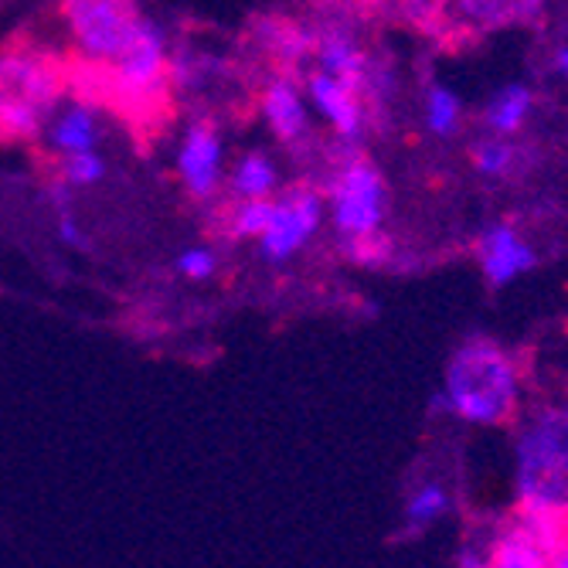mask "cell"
Returning <instances> with one entry per match:
<instances>
[{
  "label": "cell",
  "mask_w": 568,
  "mask_h": 568,
  "mask_svg": "<svg viewBox=\"0 0 568 568\" xmlns=\"http://www.w3.org/2000/svg\"><path fill=\"white\" fill-rule=\"evenodd\" d=\"M44 133H48V143H51V150L59 153V158H62V153L95 150L99 146V136H102L99 116H95V110L89 106L85 99L69 102V106L51 113Z\"/></svg>",
  "instance_id": "15"
},
{
  "label": "cell",
  "mask_w": 568,
  "mask_h": 568,
  "mask_svg": "<svg viewBox=\"0 0 568 568\" xmlns=\"http://www.w3.org/2000/svg\"><path fill=\"white\" fill-rule=\"evenodd\" d=\"M255 41L263 44V51L280 69H296V65H306V59H314L317 31L303 28L296 21L266 18V21L255 24Z\"/></svg>",
  "instance_id": "14"
},
{
  "label": "cell",
  "mask_w": 568,
  "mask_h": 568,
  "mask_svg": "<svg viewBox=\"0 0 568 568\" xmlns=\"http://www.w3.org/2000/svg\"><path fill=\"white\" fill-rule=\"evenodd\" d=\"M59 239H62V245H69V248H89V235H85V229L79 225V219H75L72 209H62V212H59Z\"/></svg>",
  "instance_id": "25"
},
{
  "label": "cell",
  "mask_w": 568,
  "mask_h": 568,
  "mask_svg": "<svg viewBox=\"0 0 568 568\" xmlns=\"http://www.w3.org/2000/svg\"><path fill=\"white\" fill-rule=\"evenodd\" d=\"M545 0H443L439 18L456 31H490L531 21Z\"/></svg>",
  "instance_id": "10"
},
{
  "label": "cell",
  "mask_w": 568,
  "mask_h": 568,
  "mask_svg": "<svg viewBox=\"0 0 568 568\" xmlns=\"http://www.w3.org/2000/svg\"><path fill=\"white\" fill-rule=\"evenodd\" d=\"M225 150L212 123H191L178 146V178L194 201H212L225 178Z\"/></svg>",
  "instance_id": "8"
},
{
  "label": "cell",
  "mask_w": 568,
  "mask_h": 568,
  "mask_svg": "<svg viewBox=\"0 0 568 568\" xmlns=\"http://www.w3.org/2000/svg\"><path fill=\"white\" fill-rule=\"evenodd\" d=\"M327 201H331V222L341 239L378 232L388 212L382 174L368 161H357V153H347V161L331 178Z\"/></svg>",
  "instance_id": "5"
},
{
  "label": "cell",
  "mask_w": 568,
  "mask_h": 568,
  "mask_svg": "<svg viewBox=\"0 0 568 568\" xmlns=\"http://www.w3.org/2000/svg\"><path fill=\"white\" fill-rule=\"evenodd\" d=\"M446 507H449V494L439 484H426V487H419L416 494H412V500L405 507V525L423 531V528H429L433 521L443 518Z\"/></svg>",
  "instance_id": "19"
},
{
  "label": "cell",
  "mask_w": 568,
  "mask_h": 568,
  "mask_svg": "<svg viewBox=\"0 0 568 568\" xmlns=\"http://www.w3.org/2000/svg\"><path fill=\"white\" fill-rule=\"evenodd\" d=\"M477 252H480V266H484V273H487V280L494 286H507L510 280H518L521 273H528L535 266L531 245L514 229H507V225L490 229L480 239Z\"/></svg>",
  "instance_id": "12"
},
{
  "label": "cell",
  "mask_w": 568,
  "mask_h": 568,
  "mask_svg": "<svg viewBox=\"0 0 568 568\" xmlns=\"http://www.w3.org/2000/svg\"><path fill=\"white\" fill-rule=\"evenodd\" d=\"M273 215V197H235L225 219V232L232 239H260Z\"/></svg>",
  "instance_id": "17"
},
{
  "label": "cell",
  "mask_w": 568,
  "mask_h": 568,
  "mask_svg": "<svg viewBox=\"0 0 568 568\" xmlns=\"http://www.w3.org/2000/svg\"><path fill=\"white\" fill-rule=\"evenodd\" d=\"M474 164L480 174H490V178H500L510 171L514 164V146L504 143V140H484L477 150H474Z\"/></svg>",
  "instance_id": "24"
},
{
  "label": "cell",
  "mask_w": 568,
  "mask_h": 568,
  "mask_svg": "<svg viewBox=\"0 0 568 568\" xmlns=\"http://www.w3.org/2000/svg\"><path fill=\"white\" fill-rule=\"evenodd\" d=\"M521 510L568 518V408H538L518 439Z\"/></svg>",
  "instance_id": "2"
},
{
  "label": "cell",
  "mask_w": 568,
  "mask_h": 568,
  "mask_svg": "<svg viewBox=\"0 0 568 568\" xmlns=\"http://www.w3.org/2000/svg\"><path fill=\"white\" fill-rule=\"evenodd\" d=\"M551 565H555V568H568V545H561V548L555 551Z\"/></svg>",
  "instance_id": "26"
},
{
  "label": "cell",
  "mask_w": 568,
  "mask_h": 568,
  "mask_svg": "<svg viewBox=\"0 0 568 568\" xmlns=\"http://www.w3.org/2000/svg\"><path fill=\"white\" fill-rule=\"evenodd\" d=\"M314 62L321 72L327 75H337L351 85L361 89V95H365V79H368V55L361 51V44L344 31V28H327L317 34V48H314Z\"/></svg>",
  "instance_id": "13"
},
{
  "label": "cell",
  "mask_w": 568,
  "mask_h": 568,
  "mask_svg": "<svg viewBox=\"0 0 568 568\" xmlns=\"http://www.w3.org/2000/svg\"><path fill=\"white\" fill-rule=\"evenodd\" d=\"M174 270H178L184 280L204 283V280H212V276L219 273V252L209 248V245H187V248L178 255Z\"/></svg>",
  "instance_id": "23"
},
{
  "label": "cell",
  "mask_w": 568,
  "mask_h": 568,
  "mask_svg": "<svg viewBox=\"0 0 568 568\" xmlns=\"http://www.w3.org/2000/svg\"><path fill=\"white\" fill-rule=\"evenodd\" d=\"M65 92V75L62 65L41 48L14 44L0 51V99H14L24 106L44 113L59 110V99Z\"/></svg>",
  "instance_id": "6"
},
{
  "label": "cell",
  "mask_w": 568,
  "mask_h": 568,
  "mask_svg": "<svg viewBox=\"0 0 568 568\" xmlns=\"http://www.w3.org/2000/svg\"><path fill=\"white\" fill-rule=\"evenodd\" d=\"M459 120H463V106L459 99L443 89V85H433L429 95H426V123L436 136H453L459 130Z\"/></svg>",
  "instance_id": "21"
},
{
  "label": "cell",
  "mask_w": 568,
  "mask_h": 568,
  "mask_svg": "<svg viewBox=\"0 0 568 568\" xmlns=\"http://www.w3.org/2000/svg\"><path fill=\"white\" fill-rule=\"evenodd\" d=\"M59 178L69 187H92L106 178V161L99 158V150H79V153H62Z\"/></svg>",
  "instance_id": "20"
},
{
  "label": "cell",
  "mask_w": 568,
  "mask_h": 568,
  "mask_svg": "<svg viewBox=\"0 0 568 568\" xmlns=\"http://www.w3.org/2000/svg\"><path fill=\"white\" fill-rule=\"evenodd\" d=\"M306 99L344 143L361 140L365 123H368V110H365V95H361L357 85L317 69L306 75Z\"/></svg>",
  "instance_id": "9"
},
{
  "label": "cell",
  "mask_w": 568,
  "mask_h": 568,
  "mask_svg": "<svg viewBox=\"0 0 568 568\" xmlns=\"http://www.w3.org/2000/svg\"><path fill=\"white\" fill-rule=\"evenodd\" d=\"M280 191V168L266 153H245L232 171L235 197H273Z\"/></svg>",
  "instance_id": "16"
},
{
  "label": "cell",
  "mask_w": 568,
  "mask_h": 568,
  "mask_svg": "<svg viewBox=\"0 0 568 568\" xmlns=\"http://www.w3.org/2000/svg\"><path fill=\"white\" fill-rule=\"evenodd\" d=\"M528 110H531V92L525 85H507L500 95L490 99L487 123L497 133H514V130H521V123L528 120Z\"/></svg>",
  "instance_id": "18"
},
{
  "label": "cell",
  "mask_w": 568,
  "mask_h": 568,
  "mask_svg": "<svg viewBox=\"0 0 568 568\" xmlns=\"http://www.w3.org/2000/svg\"><path fill=\"white\" fill-rule=\"evenodd\" d=\"M102 69H106V89L113 92V99L120 102L123 110L153 113L158 106H164V99L171 92L168 31L158 21L140 18L130 44Z\"/></svg>",
  "instance_id": "3"
},
{
  "label": "cell",
  "mask_w": 568,
  "mask_h": 568,
  "mask_svg": "<svg viewBox=\"0 0 568 568\" xmlns=\"http://www.w3.org/2000/svg\"><path fill=\"white\" fill-rule=\"evenodd\" d=\"M518 395L521 378L510 354L490 341H470L453 354L446 388L433 398V408L477 426H497L514 416Z\"/></svg>",
  "instance_id": "1"
},
{
  "label": "cell",
  "mask_w": 568,
  "mask_h": 568,
  "mask_svg": "<svg viewBox=\"0 0 568 568\" xmlns=\"http://www.w3.org/2000/svg\"><path fill=\"white\" fill-rule=\"evenodd\" d=\"M263 116H266V126L273 130L276 140H283L286 146H296L310 136V110L303 102V92L300 85L293 82V75H276L266 82L263 89Z\"/></svg>",
  "instance_id": "11"
},
{
  "label": "cell",
  "mask_w": 568,
  "mask_h": 568,
  "mask_svg": "<svg viewBox=\"0 0 568 568\" xmlns=\"http://www.w3.org/2000/svg\"><path fill=\"white\" fill-rule=\"evenodd\" d=\"M324 194L310 184L290 187V191H276L273 197V215L266 232L260 235V248L270 263H286L293 255L314 239L324 225Z\"/></svg>",
  "instance_id": "7"
},
{
  "label": "cell",
  "mask_w": 568,
  "mask_h": 568,
  "mask_svg": "<svg viewBox=\"0 0 568 568\" xmlns=\"http://www.w3.org/2000/svg\"><path fill=\"white\" fill-rule=\"evenodd\" d=\"M59 11L82 59L92 65H110L143 18L136 0H62Z\"/></svg>",
  "instance_id": "4"
},
{
  "label": "cell",
  "mask_w": 568,
  "mask_h": 568,
  "mask_svg": "<svg viewBox=\"0 0 568 568\" xmlns=\"http://www.w3.org/2000/svg\"><path fill=\"white\" fill-rule=\"evenodd\" d=\"M344 252H347V260H354L361 266H385L388 255H392V242L378 229V232H368V235L344 239Z\"/></svg>",
  "instance_id": "22"
}]
</instances>
